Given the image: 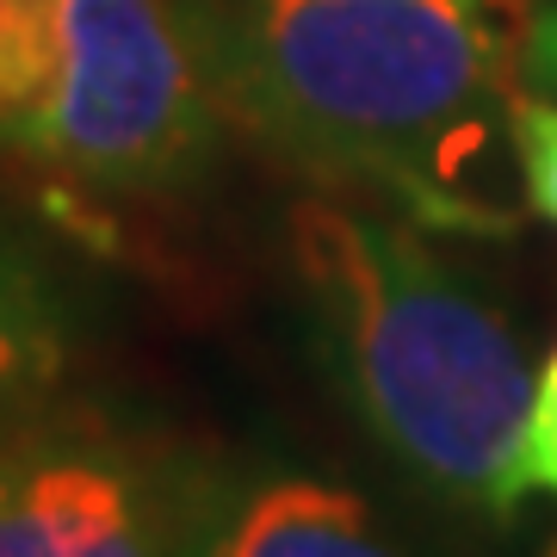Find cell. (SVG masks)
<instances>
[{"mask_svg": "<svg viewBox=\"0 0 557 557\" xmlns=\"http://www.w3.org/2000/svg\"><path fill=\"white\" fill-rule=\"evenodd\" d=\"M223 112L278 156L372 186L416 223L508 236L478 186L515 137L502 0H186Z\"/></svg>", "mask_w": 557, "mask_h": 557, "instance_id": "6da1fadb", "label": "cell"}, {"mask_svg": "<svg viewBox=\"0 0 557 557\" xmlns=\"http://www.w3.org/2000/svg\"><path fill=\"white\" fill-rule=\"evenodd\" d=\"M310 359L384 458L446 508L508 520L515 453L539 372L483 278L440 255L416 218L341 199L285 211Z\"/></svg>", "mask_w": 557, "mask_h": 557, "instance_id": "7a4b0ae2", "label": "cell"}, {"mask_svg": "<svg viewBox=\"0 0 557 557\" xmlns=\"http://www.w3.org/2000/svg\"><path fill=\"white\" fill-rule=\"evenodd\" d=\"M62 62L25 149L100 193H180L218 161L223 94L186 0H57Z\"/></svg>", "mask_w": 557, "mask_h": 557, "instance_id": "3957f363", "label": "cell"}, {"mask_svg": "<svg viewBox=\"0 0 557 557\" xmlns=\"http://www.w3.org/2000/svg\"><path fill=\"white\" fill-rule=\"evenodd\" d=\"M199 458L106 416H32L0 440V557H186Z\"/></svg>", "mask_w": 557, "mask_h": 557, "instance_id": "277c9868", "label": "cell"}, {"mask_svg": "<svg viewBox=\"0 0 557 557\" xmlns=\"http://www.w3.org/2000/svg\"><path fill=\"white\" fill-rule=\"evenodd\" d=\"M186 557H416L347 483L298 465H211L193 478Z\"/></svg>", "mask_w": 557, "mask_h": 557, "instance_id": "5b68a950", "label": "cell"}, {"mask_svg": "<svg viewBox=\"0 0 557 557\" xmlns=\"http://www.w3.org/2000/svg\"><path fill=\"white\" fill-rule=\"evenodd\" d=\"M75 354V310L57 273L0 230V434L44 416Z\"/></svg>", "mask_w": 557, "mask_h": 557, "instance_id": "8992f818", "label": "cell"}, {"mask_svg": "<svg viewBox=\"0 0 557 557\" xmlns=\"http://www.w3.org/2000/svg\"><path fill=\"white\" fill-rule=\"evenodd\" d=\"M62 62L57 0H0V143L32 137Z\"/></svg>", "mask_w": 557, "mask_h": 557, "instance_id": "52a82bcc", "label": "cell"}, {"mask_svg": "<svg viewBox=\"0 0 557 557\" xmlns=\"http://www.w3.org/2000/svg\"><path fill=\"white\" fill-rule=\"evenodd\" d=\"M515 161H520V186L545 223H557V100L539 94H515Z\"/></svg>", "mask_w": 557, "mask_h": 557, "instance_id": "ba28073f", "label": "cell"}, {"mask_svg": "<svg viewBox=\"0 0 557 557\" xmlns=\"http://www.w3.org/2000/svg\"><path fill=\"white\" fill-rule=\"evenodd\" d=\"M515 490H520V502L533 496V490L557 496V354L539 366L533 409H527L520 453H515Z\"/></svg>", "mask_w": 557, "mask_h": 557, "instance_id": "9c48e42d", "label": "cell"}, {"mask_svg": "<svg viewBox=\"0 0 557 557\" xmlns=\"http://www.w3.org/2000/svg\"><path fill=\"white\" fill-rule=\"evenodd\" d=\"M515 75H520V94L557 100V0L527 13L520 44H515Z\"/></svg>", "mask_w": 557, "mask_h": 557, "instance_id": "30bf717a", "label": "cell"}, {"mask_svg": "<svg viewBox=\"0 0 557 557\" xmlns=\"http://www.w3.org/2000/svg\"><path fill=\"white\" fill-rule=\"evenodd\" d=\"M0 440H7V434H0Z\"/></svg>", "mask_w": 557, "mask_h": 557, "instance_id": "8fae6325", "label": "cell"}]
</instances>
